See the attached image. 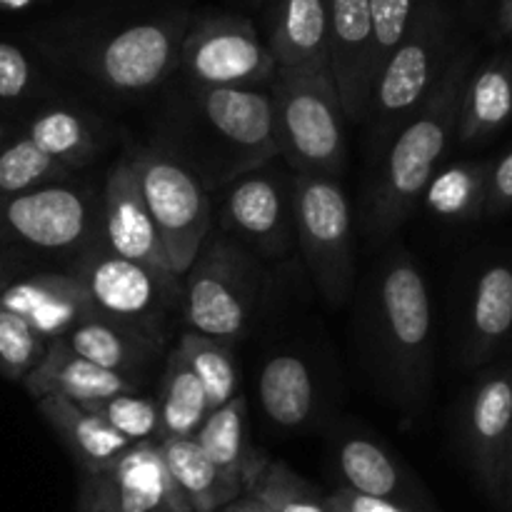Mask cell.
Returning <instances> with one entry per match:
<instances>
[{
  "mask_svg": "<svg viewBox=\"0 0 512 512\" xmlns=\"http://www.w3.org/2000/svg\"><path fill=\"white\" fill-rule=\"evenodd\" d=\"M183 8L130 18L70 20L53 38L55 53L100 88L140 95L163 85L180 68V45L193 25Z\"/></svg>",
  "mask_w": 512,
  "mask_h": 512,
  "instance_id": "obj_1",
  "label": "cell"
},
{
  "mask_svg": "<svg viewBox=\"0 0 512 512\" xmlns=\"http://www.w3.org/2000/svg\"><path fill=\"white\" fill-rule=\"evenodd\" d=\"M460 75H463L460 65H453L448 73L440 75L438 85L430 90L418 113L395 135L378 188L370 198V233H393L423 198L425 185L435 175V165L443 158L445 145L453 133Z\"/></svg>",
  "mask_w": 512,
  "mask_h": 512,
  "instance_id": "obj_2",
  "label": "cell"
},
{
  "mask_svg": "<svg viewBox=\"0 0 512 512\" xmlns=\"http://www.w3.org/2000/svg\"><path fill=\"white\" fill-rule=\"evenodd\" d=\"M270 100L280 158L295 173L338 175L345 165V113L330 70H275Z\"/></svg>",
  "mask_w": 512,
  "mask_h": 512,
  "instance_id": "obj_3",
  "label": "cell"
},
{
  "mask_svg": "<svg viewBox=\"0 0 512 512\" xmlns=\"http://www.w3.org/2000/svg\"><path fill=\"white\" fill-rule=\"evenodd\" d=\"M183 278V318L190 330L228 345L243 340L260 293L258 268L245 245L208 233Z\"/></svg>",
  "mask_w": 512,
  "mask_h": 512,
  "instance_id": "obj_4",
  "label": "cell"
},
{
  "mask_svg": "<svg viewBox=\"0 0 512 512\" xmlns=\"http://www.w3.org/2000/svg\"><path fill=\"white\" fill-rule=\"evenodd\" d=\"M378 330L393 390L403 403L418 400L428 385L433 310L423 275L405 253L393 255L380 275Z\"/></svg>",
  "mask_w": 512,
  "mask_h": 512,
  "instance_id": "obj_5",
  "label": "cell"
},
{
  "mask_svg": "<svg viewBox=\"0 0 512 512\" xmlns=\"http://www.w3.org/2000/svg\"><path fill=\"white\" fill-rule=\"evenodd\" d=\"M100 240V205L73 180L0 200V248L80 255Z\"/></svg>",
  "mask_w": 512,
  "mask_h": 512,
  "instance_id": "obj_6",
  "label": "cell"
},
{
  "mask_svg": "<svg viewBox=\"0 0 512 512\" xmlns=\"http://www.w3.org/2000/svg\"><path fill=\"white\" fill-rule=\"evenodd\" d=\"M173 273L183 278L210 233V198L193 168L163 145L130 158Z\"/></svg>",
  "mask_w": 512,
  "mask_h": 512,
  "instance_id": "obj_7",
  "label": "cell"
},
{
  "mask_svg": "<svg viewBox=\"0 0 512 512\" xmlns=\"http://www.w3.org/2000/svg\"><path fill=\"white\" fill-rule=\"evenodd\" d=\"M445 33L448 25L440 0H420L408 33L385 60L373 85L368 118L378 143L398 135L438 85Z\"/></svg>",
  "mask_w": 512,
  "mask_h": 512,
  "instance_id": "obj_8",
  "label": "cell"
},
{
  "mask_svg": "<svg viewBox=\"0 0 512 512\" xmlns=\"http://www.w3.org/2000/svg\"><path fill=\"white\" fill-rule=\"evenodd\" d=\"M293 225L315 285L330 303L343 305L355 278L353 218L335 175L295 173Z\"/></svg>",
  "mask_w": 512,
  "mask_h": 512,
  "instance_id": "obj_9",
  "label": "cell"
},
{
  "mask_svg": "<svg viewBox=\"0 0 512 512\" xmlns=\"http://www.w3.org/2000/svg\"><path fill=\"white\" fill-rule=\"evenodd\" d=\"M180 68L195 88H258L273 80L268 43L243 15H205L193 20L180 45Z\"/></svg>",
  "mask_w": 512,
  "mask_h": 512,
  "instance_id": "obj_10",
  "label": "cell"
},
{
  "mask_svg": "<svg viewBox=\"0 0 512 512\" xmlns=\"http://www.w3.org/2000/svg\"><path fill=\"white\" fill-rule=\"evenodd\" d=\"M73 275L88 293L95 313L150 333H158V323L173 308L175 298H183L175 275L120 258L100 240L78 255Z\"/></svg>",
  "mask_w": 512,
  "mask_h": 512,
  "instance_id": "obj_11",
  "label": "cell"
},
{
  "mask_svg": "<svg viewBox=\"0 0 512 512\" xmlns=\"http://www.w3.org/2000/svg\"><path fill=\"white\" fill-rule=\"evenodd\" d=\"M78 512H193L165 468L160 443H135L100 473L80 475Z\"/></svg>",
  "mask_w": 512,
  "mask_h": 512,
  "instance_id": "obj_12",
  "label": "cell"
},
{
  "mask_svg": "<svg viewBox=\"0 0 512 512\" xmlns=\"http://www.w3.org/2000/svg\"><path fill=\"white\" fill-rule=\"evenodd\" d=\"M193 98L203 123L233 158L235 178L278 158L270 93L260 88H195Z\"/></svg>",
  "mask_w": 512,
  "mask_h": 512,
  "instance_id": "obj_13",
  "label": "cell"
},
{
  "mask_svg": "<svg viewBox=\"0 0 512 512\" xmlns=\"http://www.w3.org/2000/svg\"><path fill=\"white\" fill-rule=\"evenodd\" d=\"M293 185L278 170L263 168L240 175L223 195L220 220L230 235L258 253L280 258L293 245Z\"/></svg>",
  "mask_w": 512,
  "mask_h": 512,
  "instance_id": "obj_14",
  "label": "cell"
},
{
  "mask_svg": "<svg viewBox=\"0 0 512 512\" xmlns=\"http://www.w3.org/2000/svg\"><path fill=\"white\" fill-rule=\"evenodd\" d=\"M100 243L120 258L148 265L163 275H175L130 158H120L105 178L100 203Z\"/></svg>",
  "mask_w": 512,
  "mask_h": 512,
  "instance_id": "obj_15",
  "label": "cell"
},
{
  "mask_svg": "<svg viewBox=\"0 0 512 512\" xmlns=\"http://www.w3.org/2000/svg\"><path fill=\"white\" fill-rule=\"evenodd\" d=\"M328 70L345 120H368L375 85L370 0H328Z\"/></svg>",
  "mask_w": 512,
  "mask_h": 512,
  "instance_id": "obj_16",
  "label": "cell"
},
{
  "mask_svg": "<svg viewBox=\"0 0 512 512\" xmlns=\"http://www.w3.org/2000/svg\"><path fill=\"white\" fill-rule=\"evenodd\" d=\"M0 308L20 315L45 343L98 315L73 273L20 275L0 293Z\"/></svg>",
  "mask_w": 512,
  "mask_h": 512,
  "instance_id": "obj_17",
  "label": "cell"
},
{
  "mask_svg": "<svg viewBox=\"0 0 512 512\" xmlns=\"http://www.w3.org/2000/svg\"><path fill=\"white\" fill-rule=\"evenodd\" d=\"M268 50L278 70H328V0H268Z\"/></svg>",
  "mask_w": 512,
  "mask_h": 512,
  "instance_id": "obj_18",
  "label": "cell"
},
{
  "mask_svg": "<svg viewBox=\"0 0 512 512\" xmlns=\"http://www.w3.org/2000/svg\"><path fill=\"white\" fill-rule=\"evenodd\" d=\"M25 390L35 400L55 398L73 400V403L88 405L98 400L115 398L123 393H135V380L130 375L113 373L90 360L75 355L63 340H50L45 358L38 368L23 380Z\"/></svg>",
  "mask_w": 512,
  "mask_h": 512,
  "instance_id": "obj_19",
  "label": "cell"
},
{
  "mask_svg": "<svg viewBox=\"0 0 512 512\" xmlns=\"http://www.w3.org/2000/svg\"><path fill=\"white\" fill-rule=\"evenodd\" d=\"M60 340L80 358L130 378L160 353L158 333L103 315L83 320Z\"/></svg>",
  "mask_w": 512,
  "mask_h": 512,
  "instance_id": "obj_20",
  "label": "cell"
},
{
  "mask_svg": "<svg viewBox=\"0 0 512 512\" xmlns=\"http://www.w3.org/2000/svg\"><path fill=\"white\" fill-rule=\"evenodd\" d=\"M38 410L75 460L80 475L100 473L130 448L128 440L120 438L103 418L73 400L50 395L38 400Z\"/></svg>",
  "mask_w": 512,
  "mask_h": 512,
  "instance_id": "obj_21",
  "label": "cell"
},
{
  "mask_svg": "<svg viewBox=\"0 0 512 512\" xmlns=\"http://www.w3.org/2000/svg\"><path fill=\"white\" fill-rule=\"evenodd\" d=\"M195 443L205 455L248 493L268 460L260 458L248 443V400L235 395L230 403L210 410L195 433Z\"/></svg>",
  "mask_w": 512,
  "mask_h": 512,
  "instance_id": "obj_22",
  "label": "cell"
},
{
  "mask_svg": "<svg viewBox=\"0 0 512 512\" xmlns=\"http://www.w3.org/2000/svg\"><path fill=\"white\" fill-rule=\"evenodd\" d=\"M160 450L175 488L193 512H220L245 495L243 488L200 450L195 438L163 440Z\"/></svg>",
  "mask_w": 512,
  "mask_h": 512,
  "instance_id": "obj_23",
  "label": "cell"
},
{
  "mask_svg": "<svg viewBox=\"0 0 512 512\" xmlns=\"http://www.w3.org/2000/svg\"><path fill=\"white\" fill-rule=\"evenodd\" d=\"M260 405L270 423L283 430L305 425L315 408L313 375L298 355H275L260 370Z\"/></svg>",
  "mask_w": 512,
  "mask_h": 512,
  "instance_id": "obj_24",
  "label": "cell"
},
{
  "mask_svg": "<svg viewBox=\"0 0 512 512\" xmlns=\"http://www.w3.org/2000/svg\"><path fill=\"white\" fill-rule=\"evenodd\" d=\"M160 408V443L163 440L195 438L210 408L203 385L188 368L178 348L165 358L163 385L158 398Z\"/></svg>",
  "mask_w": 512,
  "mask_h": 512,
  "instance_id": "obj_25",
  "label": "cell"
},
{
  "mask_svg": "<svg viewBox=\"0 0 512 512\" xmlns=\"http://www.w3.org/2000/svg\"><path fill=\"white\" fill-rule=\"evenodd\" d=\"M23 135L68 170L83 168L93 160L95 135L88 120L78 110H70L65 105H50L40 110L25 125Z\"/></svg>",
  "mask_w": 512,
  "mask_h": 512,
  "instance_id": "obj_26",
  "label": "cell"
},
{
  "mask_svg": "<svg viewBox=\"0 0 512 512\" xmlns=\"http://www.w3.org/2000/svg\"><path fill=\"white\" fill-rule=\"evenodd\" d=\"M338 465L345 488L400 505L398 495L405 485L403 468L380 443L368 438H348L338 450Z\"/></svg>",
  "mask_w": 512,
  "mask_h": 512,
  "instance_id": "obj_27",
  "label": "cell"
},
{
  "mask_svg": "<svg viewBox=\"0 0 512 512\" xmlns=\"http://www.w3.org/2000/svg\"><path fill=\"white\" fill-rule=\"evenodd\" d=\"M175 348L183 355L188 368L193 370L198 383L203 385L210 410L230 403L238 395L240 373L228 343H220V340L208 338V335L188 330V333L180 335Z\"/></svg>",
  "mask_w": 512,
  "mask_h": 512,
  "instance_id": "obj_28",
  "label": "cell"
},
{
  "mask_svg": "<svg viewBox=\"0 0 512 512\" xmlns=\"http://www.w3.org/2000/svg\"><path fill=\"white\" fill-rule=\"evenodd\" d=\"M70 178H73V170L45 155L25 135L8 140L0 148V200Z\"/></svg>",
  "mask_w": 512,
  "mask_h": 512,
  "instance_id": "obj_29",
  "label": "cell"
},
{
  "mask_svg": "<svg viewBox=\"0 0 512 512\" xmlns=\"http://www.w3.org/2000/svg\"><path fill=\"white\" fill-rule=\"evenodd\" d=\"M245 495L258 500L270 512H328L325 498H320L313 485L285 463H265Z\"/></svg>",
  "mask_w": 512,
  "mask_h": 512,
  "instance_id": "obj_30",
  "label": "cell"
},
{
  "mask_svg": "<svg viewBox=\"0 0 512 512\" xmlns=\"http://www.w3.org/2000/svg\"><path fill=\"white\" fill-rule=\"evenodd\" d=\"M83 408L103 418L130 445L160 443V408L155 398L123 393L108 400H98V403H88Z\"/></svg>",
  "mask_w": 512,
  "mask_h": 512,
  "instance_id": "obj_31",
  "label": "cell"
},
{
  "mask_svg": "<svg viewBox=\"0 0 512 512\" xmlns=\"http://www.w3.org/2000/svg\"><path fill=\"white\" fill-rule=\"evenodd\" d=\"M512 113V83L503 68H485L465 100V135L495 128Z\"/></svg>",
  "mask_w": 512,
  "mask_h": 512,
  "instance_id": "obj_32",
  "label": "cell"
},
{
  "mask_svg": "<svg viewBox=\"0 0 512 512\" xmlns=\"http://www.w3.org/2000/svg\"><path fill=\"white\" fill-rule=\"evenodd\" d=\"M475 333L483 340L503 338L512 328V273L503 265L480 278L473 305Z\"/></svg>",
  "mask_w": 512,
  "mask_h": 512,
  "instance_id": "obj_33",
  "label": "cell"
},
{
  "mask_svg": "<svg viewBox=\"0 0 512 512\" xmlns=\"http://www.w3.org/2000/svg\"><path fill=\"white\" fill-rule=\"evenodd\" d=\"M48 343L20 315L0 308V375L23 383L45 358Z\"/></svg>",
  "mask_w": 512,
  "mask_h": 512,
  "instance_id": "obj_34",
  "label": "cell"
},
{
  "mask_svg": "<svg viewBox=\"0 0 512 512\" xmlns=\"http://www.w3.org/2000/svg\"><path fill=\"white\" fill-rule=\"evenodd\" d=\"M470 425L478 440L480 450L488 453L495 445L503 443L512 425V385L505 378H493L475 393Z\"/></svg>",
  "mask_w": 512,
  "mask_h": 512,
  "instance_id": "obj_35",
  "label": "cell"
},
{
  "mask_svg": "<svg viewBox=\"0 0 512 512\" xmlns=\"http://www.w3.org/2000/svg\"><path fill=\"white\" fill-rule=\"evenodd\" d=\"M480 198V178L468 165H453L433 175L425 185L423 198L430 213L440 218H463Z\"/></svg>",
  "mask_w": 512,
  "mask_h": 512,
  "instance_id": "obj_36",
  "label": "cell"
},
{
  "mask_svg": "<svg viewBox=\"0 0 512 512\" xmlns=\"http://www.w3.org/2000/svg\"><path fill=\"white\" fill-rule=\"evenodd\" d=\"M420 0H370V23H373V78L383 70L385 60L393 55L400 40L408 33Z\"/></svg>",
  "mask_w": 512,
  "mask_h": 512,
  "instance_id": "obj_37",
  "label": "cell"
},
{
  "mask_svg": "<svg viewBox=\"0 0 512 512\" xmlns=\"http://www.w3.org/2000/svg\"><path fill=\"white\" fill-rule=\"evenodd\" d=\"M38 70L20 45L0 40V103L15 105L33 95Z\"/></svg>",
  "mask_w": 512,
  "mask_h": 512,
  "instance_id": "obj_38",
  "label": "cell"
},
{
  "mask_svg": "<svg viewBox=\"0 0 512 512\" xmlns=\"http://www.w3.org/2000/svg\"><path fill=\"white\" fill-rule=\"evenodd\" d=\"M325 508L328 512H408L393 500L370 498V495L355 493L350 488H338L335 493H330L325 498Z\"/></svg>",
  "mask_w": 512,
  "mask_h": 512,
  "instance_id": "obj_39",
  "label": "cell"
},
{
  "mask_svg": "<svg viewBox=\"0 0 512 512\" xmlns=\"http://www.w3.org/2000/svg\"><path fill=\"white\" fill-rule=\"evenodd\" d=\"M25 260L23 253L18 250H10V248H0V293L13 283L15 278H20V270H23Z\"/></svg>",
  "mask_w": 512,
  "mask_h": 512,
  "instance_id": "obj_40",
  "label": "cell"
},
{
  "mask_svg": "<svg viewBox=\"0 0 512 512\" xmlns=\"http://www.w3.org/2000/svg\"><path fill=\"white\" fill-rule=\"evenodd\" d=\"M493 188L495 193H498V198L512 200V153L495 168Z\"/></svg>",
  "mask_w": 512,
  "mask_h": 512,
  "instance_id": "obj_41",
  "label": "cell"
},
{
  "mask_svg": "<svg viewBox=\"0 0 512 512\" xmlns=\"http://www.w3.org/2000/svg\"><path fill=\"white\" fill-rule=\"evenodd\" d=\"M228 512H270L265 505H260L258 500L250 498V495H243V498H238L235 503H230L228 508H223Z\"/></svg>",
  "mask_w": 512,
  "mask_h": 512,
  "instance_id": "obj_42",
  "label": "cell"
},
{
  "mask_svg": "<svg viewBox=\"0 0 512 512\" xmlns=\"http://www.w3.org/2000/svg\"><path fill=\"white\" fill-rule=\"evenodd\" d=\"M33 3H38V0H0V8L18 10V8H28V5Z\"/></svg>",
  "mask_w": 512,
  "mask_h": 512,
  "instance_id": "obj_43",
  "label": "cell"
},
{
  "mask_svg": "<svg viewBox=\"0 0 512 512\" xmlns=\"http://www.w3.org/2000/svg\"><path fill=\"white\" fill-rule=\"evenodd\" d=\"M5 143H8V125H5V120L0 118V148H3Z\"/></svg>",
  "mask_w": 512,
  "mask_h": 512,
  "instance_id": "obj_44",
  "label": "cell"
},
{
  "mask_svg": "<svg viewBox=\"0 0 512 512\" xmlns=\"http://www.w3.org/2000/svg\"><path fill=\"white\" fill-rule=\"evenodd\" d=\"M245 3L253 5V8H260V5H265V3H268V0H245Z\"/></svg>",
  "mask_w": 512,
  "mask_h": 512,
  "instance_id": "obj_45",
  "label": "cell"
},
{
  "mask_svg": "<svg viewBox=\"0 0 512 512\" xmlns=\"http://www.w3.org/2000/svg\"><path fill=\"white\" fill-rule=\"evenodd\" d=\"M508 23L512 25V0H510V5H508Z\"/></svg>",
  "mask_w": 512,
  "mask_h": 512,
  "instance_id": "obj_46",
  "label": "cell"
},
{
  "mask_svg": "<svg viewBox=\"0 0 512 512\" xmlns=\"http://www.w3.org/2000/svg\"><path fill=\"white\" fill-rule=\"evenodd\" d=\"M220 512H228V510H220Z\"/></svg>",
  "mask_w": 512,
  "mask_h": 512,
  "instance_id": "obj_47",
  "label": "cell"
}]
</instances>
